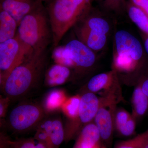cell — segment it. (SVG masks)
<instances>
[{
  "instance_id": "obj_11",
  "label": "cell",
  "mask_w": 148,
  "mask_h": 148,
  "mask_svg": "<svg viewBox=\"0 0 148 148\" xmlns=\"http://www.w3.org/2000/svg\"><path fill=\"white\" fill-rule=\"evenodd\" d=\"M82 92L96 93L102 92V95H114L122 98L119 77L115 71L111 70L92 77L83 87Z\"/></svg>"
},
{
  "instance_id": "obj_20",
  "label": "cell",
  "mask_w": 148,
  "mask_h": 148,
  "mask_svg": "<svg viewBox=\"0 0 148 148\" xmlns=\"http://www.w3.org/2000/svg\"><path fill=\"white\" fill-rule=\"evenodd\" d=\"M49 137L52 148H58L64 141L65 130L61 119H52Z\"/></svg>"
},
{
  "instance_id": "obj_7",
  "label": "cell",
  "mask_w": 148,
  "mask_h": 148,
  "mask_svg": "<svg viewBox=\"0 0 148 148\" xmlns=\"http://www.w3.org/2000/svg\"><path fill=\"white\" fill-rule=\"evenodd\" d=\"M106 99V96L98 97L92 92H82L78 114L74 119L69 121L64 128L65 142L76 139L83 128L93 121L99 108Z\"/></svg>"
},
{
  "instance_id": "obj_27",
  "label": "cell",
  "mask_w": 148,
  "mask_h": 148,
  "mask_svg": "<svg viewBox=\"0 0 148 148\" xmlns=\"http://www.w3.org/2000/svg\"><path fill=\"white\" fill-rule=\"evenodd\" d=\"M11 100L8 97L1 96L0 98V118L1 120L5 117Z\"/></svg>"
},
{
  "instance_id": "obj_26",
  "label": "cell",
  "mask_w": 148,
  "mask_h": 148,
  "mask_svg": "<svg viewBox=\"0 0 148 148\" xmlns=\"http://www.w3.org/2000/svg\"><path fill=\"white\" fill-rule=\"evenodd\" d=\"M131 116V114L124 109L117 108L114 115L115 129L126 123Z\"/></svg>"
},
{
  "instance_id": "obj_34",
  "label": "cell",
  "mask_w": 148,
  "mask_h": 148,
  "mask_svg": "<svg viewBox=\"0 0 148 148\" xmlns=\"http://www.w3.org/2000/svg\"><path fill=\"white\" fill-rule=\"evenodd\" d=\"M38 1H40L42 2H46L49 3H50V2H51V1H53V0H38Z\"/></svg>"
},
{
  "instance_id": "obj_8",
  "label": "cell",
  "mask_w": 148,
  "mask_h": 148,
  "mask_svg": "<svg viewBox=\"0 0 148 148\" xmlns=\"http://www.w3.org/2000/svg\"><path fill=\"white\" fill-rule=\"evenodd\" d=\"M47 114L42 106L34 103H22L11 111L7 125L13 132L24 133L36 128Z\"/></svg>"
},
{
  "instance_id": "obj_29",
  "label": "cell",
  "mask_w": 148,
  "mask_h": 148,
  "mask_svg": "<svg viewBox=\"0 0 148 148\" xmlns=\"http://www.w3.org/2000/svg\"><path fill=\"white\" fill-rule=\"evenodd\" d=\"M138 82L140 84L143 92L148 97V77L141 79Z\"/></svg>"
},
{
  "instance_id": "obj_21",
  "label": "cell",
  "mask_w": 148,
  "mask_h": 148,
  "mask_svg": "<svg viewBox=\"0 0 148 148\" xmlns=\"http://www.w3.org/2000/svg\"><path fill=\"white\" fill-rule=\"evenodd\" d=\"M81 95H77L67 98L61 107V110L69 120L76 117L78 114Z\"/></svg>"
},
{
  "instance_id": "obj_25",
  "label": "cell",
  "mask_w": 148,
  "mask_h": 148,
  "mask_svg": "<svg viewBox=\"0 0 148 148\" xmlns=\"http://www.w3.org/2000/svg\"><path fill=\"white\" fill-rule=\"evenodd\" d=\"M136 123L137 121L131 115V116L126 123L116 129L117 132L122 137H129L132 136L135 132Z\"/></svg>"
},
{
  "instance_id": "obj_15",
  "label": "cell",
  "mask_w": 148,
  "mask_h": 148,
  "mask_svg": "<svg viewBox=\"0 0 148 148\" xmlns=\"http://www.w3.org/2000/svg\"><path fill=\"white\" fill-rule=\"evenodd\" d=\"M18 27L14 18L5 11L0 9V43L14 38Z\"/></svg>"
},
{
  "instance_id": "obj_3",
  "label": "cell",
  "mask_w": 148,
  "mask_h": 148,
  "mask_svg": "<svg viewBox=\"0 0 148 148\" xmlns=\"http://www.w3.org/2000/svg\"><path fill=\"white\" fill-rule=\"evenodd\" d=\"M145 58L140 41L132 34L121 30L114 38L112 69L118 75H132L140 69Z\"/></svg>"
},
{
  "instance_id": "obj_31",
  "label": "cell",
  "mask_w": 148,
  "mask_h": 148,
  "mask_svg": "<svg viewBox=\"0 0 148 148\" xmlns=\"http://www.w3.org/2000/svg\"><path fill=\"white\" fill-rule=\"evenodd\" d=\"M73 148H105L103 147V145L102 144H98V145H95L93 146V147H75V146H73Z\"/></svg>"
},
{
  "instance_id": "obj_10",
  "label": "cell",
  "mask_w": 148,
  "mask_h": 148,
  "mask_svg": "<svg viewBox=\"0 0 148 148\" xmlns=\"http://www.w3.org/2000/svg\"><path fill=\"white\" fill-rule=\"evenodd\" d=\"M65 49L67 54L73 65L75 74L86 73L94 66L96 61L95 52L79 40L69 42Z\"/></svg>"
},
{
  "instance_id": "obj_32",
  "label": "cell",
  "mask_w": 148,
  "mask_h": 148,
  "mask_svg": "<svg viewBox=\"0 0 148 148\" xmlns=\"http://www.w3.org/2000/svg\"><path fill=\"white\" fill-rule=\"evenodd\" d=\"M47 148L44 145L40 143H38V144L36 145V148Z\"/></svg>"
},
{
  "instance_id": "obj_2",
  "label": "cell",
  "mask_w": 148,
  "mask_h": 148,
  "mask_svg": "<svg viewBox=\"0 0 148 148\" xmlns=\"http://www.w3.org/2000/svg\"><path fill=\"white\" fill-rule=\"evenodd\" d=\"M92 0H53L47 8L53 47L68 31L88 14Z\"/></svg>"
},
{
  "instance_id": "obj_5",
  "label": "cell",
  "mask_w": 148,
  "mask_h": 148,
  "mask_svg": "<svg viewBox=\"0 0 148 148\" xmlns=\"http://www.w3.org/2000/svg\"><path fill=\"white\" fill-rule=\"evenodd\" d=\"M78 40L94 52L101 51L106 47L111 30L110 25L103 16L92 11L75 25Z\"/></svg>"
},
{
  "instance_id": "obj_16",
  "label": "cell",
  "mask_w": 148,
  "mask_h": 148,
  "mask_svg": "<svg viewBox=\"0 0 148 148\" xmlns=\"http://www.w3.org/2000/svg\"><path fill=\"white\" fill-rule=\"evenodd\" d=\"M125 11L131 20L142 31L143 34L148 35V16L145 12L130 1H126Z\"/></svg>"
},
{
  "instance_id": "obj_9",
  "label": "cell",
  "mask_w": 148,
  "mask_h": 148,
  "mask_svg": "<svg viewBox=\"0 0 148 148\" xmlns=\"http://www.w3.org/2000/svg\"><path fill=\"white\" fill-rule=\"evenodd\" d=\"M121 101L116 96L107 95L106 101L99 108L93 121L105 148L110 147L112 143L115 129V113L117 108V105Z\"/></svg>"
},
{
  "instance_id": "obj_24",
  "label": "cell",
  "mask_w": 148,
  "mask_h": 148,
  "mask_svg": "<svg viewBox=\"0 0 148 148\" xmlns=\"http://www.w3.org/2000/svg\"><path fill=\"white\" fill-rule=\"evenodd\" d=\"M52 58L55 64L66 66L73 70V62L68 56L65 46H60L54 47L52 53Z\"/></svg>"
},
{
  "instance_id": "obj_33",
  "label": "cell",
  "mask_w": 148,
  "mask_h": 148,
  "mask_svg": "<svg viewBox=\"0 0 148 148\" xmlns=\"http://www.w3.org/2000/svg\"><path fill=\"white\" fill-rule=\"evenodd\" d=\"M143 148H148V137L146 140L145 142L144 143Z\"/></svg>"
},
{
  "instance_id": "obj_14",
  "label": "cell",
  "mask_w": 148,
  "mask_h": 148,
  "mask_svg": "<svg viewBox=\"0 0 148 148\" xmlns=\"http://www.w3.org/2000/svg\"><path fill=\"white\" fill-rule=\"evenodd\" d=\"M131 103V115L137 121L145 114L148 110V97L143 92L139 82L132 92Z\"/></svg>"
},
{
  "instance_id": "obj_4",
  "label": "cell",
  "mask_w": 148,
  "mask_h": 148,
  "mask_svg": "<svg viewBox=\"0 0 148 148\" xmlns=\"http://www.w3.org/2000/svg\"><path fill=\"white\" fill-rule=\"evenodd\" d=\"M21 40L31 47L35 53H42L49 44L52 33L47 9L39 2L24 16L18 26Z\"/></svg>"
},
{
  "instance_id": "obj_30",
  "label": "cell",
  "mask_w": 148,
  "mask_h": 148,
  "mask_svg": "<svg viewBox=\"0 0 148 148\" xmlns=\"http://www.w3.org/2000/svg\"><path fill=\"white\" fill-rule=\"evenodd\" d=\"M143 38L144 40V49L148 56V35L143 34Z\"/></svg>"
},
{
  "instance_id": "obj_12",
  "label": "cell",
  "mask_w": 148,
  "mask_h": 148,
  "mask_svg": "<svg viewBox=\"0 0 148 148\" xmlns=\"http://www.w3.org/2000/svg\"><path fill=\"white\" fill-rule=\"evenodd\" d=\"M38 0H0V9L16 20L18 26L23 18L36 6Z\"/></svg>"
},
{
  "instance_id": "obj_17",
  "label": "cell",
  "mask_w": 148,
  "mask_h": 148,
  "mask_svg": "<svg viewBox=\"0 0 148 148\" xmlns=\"http://www.w3.org/2000/svg\"><path fill=\"white\" fill-rule=\"evenodd\" d=\"M65 92L60 89L51 90L47 95L42 106L47 113L61 109L67 99Z\"/></svg>"
},
{
  "instance_id": "obj_22",
  "label": "cell",
  "mask_w": 148,
  "mask_h": 148,
  "mask_svg": "<svg viewBox=\"0 0 148 148\" xmlns=\"http://www.w3.org/2000/svg\"><path fill=\"white\" fill-rule=\"evenodd\" d=\"M105 10L112 13L120 14L125 11V0H98Z\"/></svg>"
},
{
  "instance_id": "obj_19",
  "label": "cell",
  "mask_w": 148,
  "mask_h": 148,
  "mask_svg": "<svg viewBox=\"0 0 148 148\" xmlns=\"http://www.w3.org/2000/svg\"><path fill=\"white\" fill-rule=\"evenodd\" d=\"M34 138H21L12 140L3 133H1L0 147L3 148H35L36 144Z\"/></svg>"
},
{
  "instance_id": "obj_18",
  "label": "cell",
  "mask_w": 148,
  "mask_h": 148,
  "mask_svg": "<svg viewBox=\"0 0 148 148\" xmlns=\"http://www.w3.org/2000/svg\"><path fill=\"white\" fill-rule=\"evenodd\" d=\"M52 123V119L46 117L36 128L34 139L47 148H52L49 137Z\"/></svg>"
},
{
  "instance_id": "obj_23",
  "label": "cell",
  "mask_w": 148,
  "mask_h": 148,
  "mask_svg": "<svg viewBox=\"0 0 148 148\" xmlns=\"http://www.w3.org/2000/svg\"><path fill=\"white\" fill-rule=\"evenodd\" d=\"M148 137V129L132 139L118 143L114 148H143Z\"/></svg>"
},
{
  "instance_id": "obj_28",
  "label": "cell",
  "mask_w": 148,
  "mask_h": 148,
  "mask_svg": "<svg viewBox=\"0 0 148 148\" xmlns=\"http://www.w3.org/2000/svg\"><path fill=\"white\" fill-rule=\"evenodd\" d=\"M132 4L143 10L148 16V0H129Z\"/></svg>"
},
{
  "instance_id": "obj_1",
  "label": "cell",
  "mask_w": 148,
  "mask_h": 148,
  "mask_svg": "<svg viewBox=\"0 0 148 148\" xmlns=\"http://www.w3.org/2000/svg\"><path fill=\"white\" fill-rule=\"evenodd\" d=\"M45 64V52L34 53L30 58L14 69L1 85L4 96L12 101L27 95L39 82Z\"/></svg>"
},
{
  "instance_id": "obj_6",
  "label": "cell",
  "mask_w": 148,
  "mask_h": 148,
  "mask_svg": "<svg viewBox=\"0 0 148 148\" xmlns=\"http://www.w3.org/2000/svg\"><path fill=\"white\" fill-rule=\"evenodd\" d=\"M34 53L33 48L21 40L17 32L13 38L0 43V84L14 69Z\"/></svg>"
},
{
  "instance_id": "obj_13",
  "label": "cell",
  "mask_w": 148,
  "mask_h": 148,
  "mask_svg": "<svg viewBox=\"0 0 148 148\" xmlns=\"http://www.w3.org/2000/svg\"><path fill=\"white\" fill-rule=\"evenodd\" d=\"M71 69L66 66L54 64L46 73L45 83L49 87H55L64 84L71 77Z\"/></svg>"
}]
</instances>
